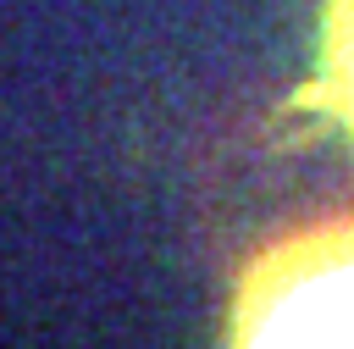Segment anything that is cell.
Segmentation results:
<instances>
[{
	"mask_svg": "<svg viewBox=\"0 0 354 349\" xmlns=\"http://www.w3.org/2000/svg\"><path fill=\"white\" fill-rule=\"evenodd\" d=\"M227 349H354V211L282 227L238 266Z\"/></svg>",
	"mask_w": 354,
	"mask_h": 349,
	"instance_id": "obj_1",
	"label": "cell"
},
{
	"mask_svg": "<svg viewBox=\"0 0 354 349\" xmlns=\"http://www.w3.org/2000/svg\"><path fill=\"white\" fill-rule=\"evenodd\" d=\"M315 100L354 138V0L321 6V55H315Z\"/></svg>",
	"mask_w": 354,
	"mask_h": 349,
	"instance_id": "obj_2",
	"label": "cell"
}]
</instances>
